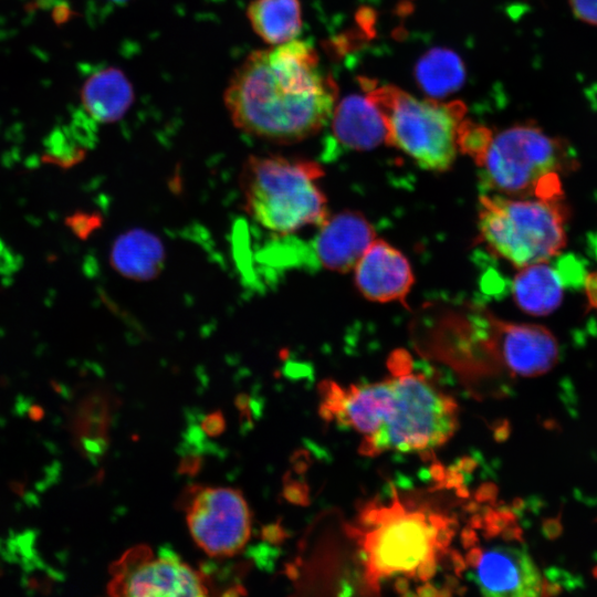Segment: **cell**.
<instances>
[{
    "instance_id": "obj_27",
    "label": "cell",
    "mask_w": 597,
    "mask_h": 597,
    "mask_svg": "<svg viewBox=\"0 0 597 597\" xmlns=\"http://www.w3.org/2000/svg\"><path fill=\"white\" fill-rule=\"evenodd\" d=\"M284 495L292 502L301 503L304 500V491H302L300 484L285 485Z\"/></svg>"
},
{
    "instance_id": "obj_11",
    "label": "cell",
    "mask_w": 597,
    "mask_h": 597,
    "mask_svg": "<svg viewBox=\"0 0 597 597\" xmlns=\"http://www.w3.org/2000/svg\"><path fill=\"white\" fill-rule=\"evenodd\" d=\"M475 583L493 597H530L543 594L544 582L531 556L510 546H495L479 554Z\"/></svg>"
},
{
    "instance_id": "obj_18",
    "label": "cell",
    "mask_w": 597,
    "mask_h": 597,
    "mask_svg": "<svg viewBox=\"0 0 597 597\" xmlns=\"http://www.w3.org/2000/svg\"><path fill=\"white\" fill-rule=\"evenodd\" d=\"M247 15L253 31L271 45L294 40L302 29L298 0H252Z\"/></svg>"
},
{
    "instance_id": "obj_24",
    "label": "cell",
    "mask_w": 597,
    "mask_h": 597,
    "mask_svg": "<svg viewBox=\"0 0 597 597\" xmlns=\"http://www.w3.org/2000/svg\"><path fill=\"white\" fill-rule=\"evenodd\" d=\"M584 287L589 304L597 308V271L591 272L584 277Z\"/></svg>"
},
{
    "instance_id": "obj_12",
    "label": "cell",
    "mask_w": 597,
    "mask_h": 597,
    "mask_svg": "<svg viewBox=\"0 0 597 597\" xmlns=\"http://www.w3.org/2000/svg\"><path fill=\"white\" fill-rule=\"evenodd\" d=\"M355 285L373 302L406 304L415 276L408 259L383 239H375L354 268Z\"/></svg>"
},
{
    "instance_id": "obj_14",
    "label": "cell",
    "mask_w": 597,
    "mask_h": 597,
    "mask_svg": "<svg viewBox=\"0 0 597 597\" xmlns=\"http://www.w3.org/2000/svg\"><path fill=\"white\" fill-rule=\"evenodd\" d=\"M332 132L336 142L352 150H370L387 144L388 129L384 116L367 96L348 95L332 114Z\"/></svg>"
},
{
    "instance_id": "obj_1",
    "label": "cell",
    "mask_w": 597,
    "mask_h": 597,
    "mask_svg": "<svg viewBox=\"0 0 597 597\" xmlns=\"http://www.w3.org/2000/svg\"><path fill=\"white\" fill-rule=\"evenodd\" d=\"M336 98L337 85L322 73L315 49L295 39L251 52L223 94L239 129L277 144L317 134L331 119Z\"/></svg>"
},
{
    "instance_id": "obj_13",
    "label": "cell",
    "mask_w": 597,
    "mask_h": 597,
    "mask_svg": "<svg viewBox=\"0 0 597 597\" xmlns=\"http://www.w3.org/2000/svg\"><path fill=\"white\" fill-rule=\"evenodd\" d=\"M375 239L373 224L360 212L344 210L318 227L314 251L323 268L345 273L354 270Z\"/></svg>"
},
{
    "instance_id": "obj_10",
    "label": "cell",
    "mask_w": 597,
    "mask_h": 597,
    "mask_svg": "<svg viewBox=\"0 0 597 597\" xmlns=\"http://www.w3.org/2000/svg\"><path fill=\"white\" fill-rule=\"evenodd\" d=\"M490 335L496 366L513 377H535L558 360V343L542 325L513 323L490 315Z\"/></svg>"
},
{
    "instance_id": "obj_7",
    "label": "cell",
    "mask_w": 597,
    "mask_h": 597,
    "mask_svg": "<svg viewBox=\"0 0 597 597\" xmlns=\"http://www.w3.org/2000/svg\"><path fill=\"white\" fill-rule=\"evenodd\" d=\"M363 84L366 96L386 122L387 145L400 149L427 170L446 171L452 166L458 127L467 112L461 101L419 100L397 86H375L366 78Z\"/></svg>"
},
{
    "instance_id": "obj_5",
    "label": "cell",
    "mask_w": 597,
    "mask_h": 597,
    "mask_svg": "<svg viewBox=\"0 0 597 597\" xmlns=\"http://www.w3.org/2000/svg\"><path fill=\"white\" fill-rule=\"evenodd\" d=\"M562 200L482 193L478 208L480 241L519 269L547 262L566 244L568 216Z\"/></svg>"
},
{
    "instance_id": "obj_4",
    "label": "cell",
    "mask_w": 597,
    "mask_h": 597,
    "mask_svg": "<svg viewBox=\"0 0 597 597\" xmlns=\"http://www.w3.org/2000/svg\"><path fill=\"white\" fill-rule=\"evenodd\" d=\"M577 164L565 139L526 123L493 135L478 167L486 192L561 199L559 174L574 170Z\"/></svg>"
},
{
    "instance_id": "obj_28",
    "label": "cell",
    "mask_w": 597,
    "mask_h": 597,
    "mask_svg": "<svg viewBox=\"0 0 597 597\" xmlns=\"http://www.w3.org/2000/svg\"><path fill=\"white\" fill-rule=\"evenodd\" d=\"M544 528L549 537H556L562 532V524L557 520H549L545 524Z\"/></svg>"
},
{
    "instance_id": "obj_19",
    "label": "cell",
    "mask_w": 597,
    "mask_h": 597,
    "mask_svg": "<svg viewBox=\"0 0 597 597\" xmlns=\"http://www.w3.org/2000/svg\"><path fill=\"white\" fill-rule=\"evenodd\" d=\"M114 406L112 397L104 391L90 394L78 404L72 428L85 454L97 457L105 452Z\"/></svg>"
},
{
    "instance_id": "obj_23",
    "label": "cell",
    "mask_w": 597,
    "mask_h": 597,
    "mask_svg": "<svg viewBox=\"0 0 597 597\" xmlns=\"http://www.w3.org/2000/svg\"><path fill=\"white\" fill-rule=\"evenodd\" d=\"M226 428V421L220 411L208 413L201 422V429L210 437H217Z\"/></svg>"
},
{
    "instance_id": "obj_20",
    "label": "cell",
    "mask_w": 597,
    "mask_h": 597,
    "mask_svg": "<svg viewBox=\"0 0 597 597\" xmlns=\"http://www.w3.org/2000/svg\"><path fill=\"white\" fill-rule=\"evenodd\" d=\"M464 78L462 60L449 49H431L416 64V81L419 87L434 100L457 92Z\"/></svg>"
},
{
    "instance_id": "obj_16",
    "label": "cell",
    "mask_w": 597,
    "mask_h": 597,
    "mask_svg": "<svg viewBox=\"0 0 597 597\" xmlns=\"http://www.w3.org/2000/svg\"><path fill=\"white\" fill-rule=\"evenodd\" d=\"M564 282L557 269L546 262L520 268L512 282L514 303L534 316L553 313L562 303Z\"/></svg>"
},
{
    "instance_id": "obj_2",
    "label": "cell",
    "mask_w": 597,
    "mask_h": 597,
    "mask_svg": "<svg viewBox=\"0 0 597 597\" xmlns=\"http://www.w3.org/2000/svg\"><path fill=\"white\" fill-rule=\"evenodd\" d=\"M338 419L363 437L367 455L428 451L447 442L458 427L455 402L425 376L407 370L344 389Z\"/></svg>"
},
{
    "instance_id": "obj_22",
    "label": "cell",
    "mask_w": 597,
    "mask_h": 597,
    "mask_svg": "<svg viewBox=\"0 0 597 597\" xmlns=\"http://www.w3.org/2000/svg\"><path fill=\"white\" fill-rule=\"evenodd\" d=\"M568 3L577 20L597 27V0H568Z\"/></svg>"
},
{
    "instance_id": "obj_9",
    "label": "cell",
    "mask_w": 597,
    "mask_h": 597,
    "mask_svg": "<svg viewBox=\"0 0 597 597\" xmlns=\"http://www.w3.org/2000/svg\"><path fill=\"white\" fill-rule=\"evenodd\" d=\"M111 596H206L203 574L165 551L156 557L147 545L127 549L109 566Z\"/></svg>"
},
{
    "instance_id": "obj_8",
    "label": "cell",
    "mask_w": 597,
    "mask_h": 597,
    "mask_svg": "<svg viewBox=\"0 0 597 597\" xmlns=\"http://www.w3.org/2000/svg\"><path fill=\"white\" fill-rule=\"evenodd\" d=\"M180 501L193 541L209 556L231 557L243 549L251 535V514L240 491L196 485Z\"/></svg>"
},
{
    "instance_id": "obj_6",
    "label": "cell",
    "mask_w": 597,
    "mask_h": 597,
    "mask_svg": "<svg viewBox=\"0 0 597 597\" xmlns=\"http://www.w3.org/2000/svg\"><path fill=\"white\" fill-rule=\"evenodd\" d=\"M363 522L367 530L355 532L371 589L396 575L426 579L433 574L437 552L444 544L440 538L444 532L442 519L408 511L395 495L389 507L371 509Z\"/></svg>"
},
{
    "instance_id": "obj_17",
    "label": "cell",
    "mask_w": 597,
    "mask_h": 597,
    "mask_svg": "<svg viewBox=\"0 0 597 597\" xmlns=\"http://www.w3.org/2000/svg\"><path fill=\"white\" fill-rule=\"evenodd\" d=\"M109 256L113 268L125 277L148 280L163 266L164 248L156 235L134 229L115 240Z\"/></svg>"
},
{
    "instance_id": "obj_26",
    "label": "cell",
    "mask_w": 597,
    "mask_h": 597,
    "mask_svg": "<svg viewBox=\"0 0 597 597\" xmlns=\"http://www.w3.org/2000/svg\"><path fill=\"white\" fill-rule=\"evenodd\" d=\"M264 538L271 543L281 542L284 537V531L280 525H270L263 528Z\"/></svg>"
},
{
    "instance_id": "obj_3",
    "label": "cell",
    "mask_w": 597,
    "mask_h": 597,
    "mask_svg": "<svg viewBox=\"0 0 597 597\" xmlns=\"http://www.w3.org/2000/svg\"><path fill=\"white\" fill-rule=\"evenodd\" d=\"M323 175L320 164L310 159L251 155L240 174L244 209L259 226L275 234L320 227L329 216L318 185Z\"/></svg>"
},
{
    "instance_id": "obj_29",
    "label": "cell",
    "mask_w": 597,
    "mask_h": 597,
    "mask_svg": "<svg viewBox=\"0 0 597 597\" xmlns=\"http://www.w3.org/2000/svg\"><path fill=\"white\" fill-rule=\"evenodd\" d=\"M115 1H125V0H115Z\"/></svg>"
},
{
    "instance_id": "obj_25",
    "label": "cell",
    "mask_w": 597,
    "mask_h": 597,
    "mask_svg": "<svg viewBox=\"0 0 597 597\" xmlns=\"http://www.w3.org/2000/svg\"><path fill=\"white\" fill-rule=\"evenodd\" d=\"M201 467V458L196 454L186 455L179 465V472L186 474H196Z\"/></svg>"
},
{
    "instance_id": "obj_15",
    "label": "cell",
    "mask_w": 597,
    "mask_h": 597,
    "mask_svg": "<svg viewBox=\"0 0 597 597\" xmlns=\"http://www.w3.org/2000/svg\"><path fill=\"white\" fill-rule=\"evenodd\" d=\"M81 100L88 115L100 123L119 121L134 102L127 76L116 67L103 69L87 78Z\"/></svg>"
},
{
    "instance_id": "obj_21",
    "label": "cell",
    "mask_w": 597,
    "mask_h": 597,
    "mask_svg": "<svg viewBox=\"0 0 597 597\" xmlns=\"http://www.w3.org/2000/svg\"><path fill=\"white\" fill-rule=\"evenodd\" d=\"M493 138V133L484 125L463 118L457 132L458 149L470 156L479 166Z\"/></svg>"
}]
</instances>
